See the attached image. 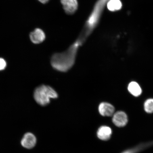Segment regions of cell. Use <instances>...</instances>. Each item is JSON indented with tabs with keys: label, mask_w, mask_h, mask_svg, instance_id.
Masks as SVG:
<instances>
[{
	"label": "cell",
	"mask_w": 153,
	"mask_h": 153,
	"mask_svg": "<svg viewBox=\"0 0 153 153\" xmlns=\"http://www.w3.org/2000/svg\"><path fill=\"white\" fill-rule=\"evenodd\" d=\"M77 49V46H74L64 52L53 54L51 62L52 68L57 71H68L75 63Z\"/></svg>",
	"instance_id": "1"
},
{
	"label": "cell",
	"mask_w": 153,
	"mask_h": 153,
	"mask_svg": "<svg viewBox=\"0 0 153 153\" xmlns=\"http://www.w3.org/2000/svg\"><path fill=\"white\" fill-rule=\"evenodd\" d=\"M58 93L53 88L49 85H42L36 88L34 93V100L42 106H45L51 102V99H57Z\"/></svg>",
	"instance_id": "2"
},
{
	"label": "cell",
	"mask_w": 153,
	"mask_h": 153,
	"mask_svg": "<svg viewBox=\"0 0 153 153\" xmlns=\"http://www.w3.org/2000/svg\"><path fill=\"white\" fill-rule=\"evenodd\" d=\"M112 120L113 123L117 127H123L128 123V116L125 112L118 111L113 115Z\"/></svg>",
	"instance_id": "3"
},
{
	"label": "cell",
	"mask_w": 153,
	"mask_h": 153,
	"mask_svg": "<svg viewBox=\"0 0 153 153\" xmlns=\"http://www.w3.org/2000/svg\"><path fill=\"white\" fill-rule=\"evenodd\" d=\"M37 143V139L33 134L26 133L24 135L21 140V143L24 148L31 149L34 148Z\"/></svg>",
	"instance_id": "4"
},
{
	"label": "cell",
	"mask_w": 153,
	"mask_h": 153,
	"mask_svg": "<svg viewBox=\"0 0 153 153\" xmlns=\"http://www.w3.org/2000/svg\"><path fill=\"white\" fill-rule=\"evenodd\" d=\"M63 9L66 14L72 15L76 12L78 9L77 0H61Z\"/></svg>",
	"instance_id": "5"
},
{
	"label": "cell",
	"mask_w": 153,
	"mask_h": 153,
	"mask_svg": "<svg viewBox=\"0 0 153 153\" xmlns=\"http://www.w3.org/2000/svg\"><path fill=\"white\" fill-rule=\"evenodd\" d=\"M98 111L101 116L110 117L114 114L115 108L110 103L104 102H101L99 105Z\"/></svg>",
	"instance_id": "6"
},
{
	"label": "cell",
	"mask_w": 153,
	"mask_h": 153,
	"mask_svg": "<svg viewBox=\"0 0 153 153\" xmlns=\"http://www.w3.org/2000/svg\"><path fill=\"white\" fill-rule=\"evenodd\" d=\"M30 41L35 44L42 43L45 39V34L43 30L40 28H36L30 34Z\"/></svg>",
	"instance_id": "7"
},
{
	"label": "cell",
	"mask_w": 153,
	"mask_h": 153,
	"mask_svg": "<svg viewBox=\"0 0 153 153\" xmlns=\"http://www.w3.org/2000/svg\"><path fill=\"white\" fill-rule=\"evenodd\" d=\"M112 134L111 129L108 126H105L99 127L97 132V137L103 141L108 140L110 139Z\"/></svg>",
	"instance_id": "8"
},
{
	"label": "cell",
	"mask_w": 153,
	"mask_h": 153,
	"mask_svg": "<svg viewBox=\"0 0 153 153\" xmlns=\"http://www.w3.org/2000/svg\"><path fill=\"white\" fill-rule=\"evenodd\" d=\"M128 89L129 92L135 97L139 96L142 92L140 86L135 82H130L128 85Z\"/></svg>",
	"instance_id": "9"
},
{
	"label": "cell",
	"mask_w": 153,
	"mask_h": 153,
	"mask_svg": "<svg viewBox=\"0 0 153 153\" xmlns=\"http://www.w3.org/2000/svg\"><path fill=\"white\" fill-rule=\"evenodd\" d=\"M107 6L108 10L116 11L122 8V4L120 0H109Z\"/></svg>",
	"instance_id": "10"
},
{
	"label": "cell",
	"mask_w": 153,
	"mask_h": 153,
	"mask_svg": "<svg viewBox=\"0 0 153 153\" xmlns=\"http://www.w3.org/2000/svg\"><path fill=\"white\" fill-rule=\"evenodd\" d=\"M144 108L145 111L148 113H152L153 112V99H149L145 101Z\"/></svg>",
	"instance_id": "11"
},
{
	"label": "cell",
	"mask_w": 153,
	"mask_h": 153,
	"mask_svg": "<svg viewBox=\"0 0 153 153\" xmlns=\"http://www.w3.org/2000/svg\"><path fill=\"white\" fill-rule=\"evenodd\" d=\"M6 66L7 63L4 59L0 58V71L4 70Z\"/></svg>",
	"instance_id": "12"
},
{
	"label": "cell",
	"mask_w": 153,
	"mask_h": 153,
	"mask_svg": "<svg viewBox=\"0 0 153 153\" xmlns=\"http://www.w3.org/2000/svg\"><path fill=\"white\" fill-rule=\"evenodd\" d=\"M140 148L137 147V148H136L133 149H131V150H130L126 151V152H124L122 153H135L137 152V151L141 150Z\"/></svg>",
	"instance_id": "13"
},
{
	"label": "cell",
	"mask_w": 153,
	"mask_h": 153,
	"mask_svg": "<svg viewBox=\"0 0 153 153\" xmlns=\"http://www.w3.org/2000/svg\"><path fill=\"white\" fill-rule=\"evenodd\" d=\"M38 1H39L40 2L45 4L47 3L49 0H38Z\"/></svg>",
	"instance_id": "14"
}]
</instances>
